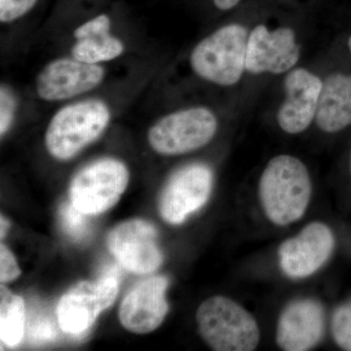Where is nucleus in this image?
<instances>
[{"label": "nucleus", "instance_id": "f257e3e1", "mask_svg": "<svg viewBox=\"0 0 351 351\" xmlns=\"http://www.w3.org/2000/svg\"><path fill=\"white\" fill-rule=\"evenodd\" d=\"M311 193L308 170L297 157L287 154L274 157L261 176V204L274 225L288 226L302 218L311 202Z\"/></svg>", "mask_w": 351, "mask_h": 351}, {"label": "nucleus", "instance_id": "f03ea898", "mask_svg": "<svg viewBox=\"0 0 351 351\" xmlns=\"http://www.w3.org/2000/svg\"><path fill=\"white\" fill-rule=\"evenodd\" d=\"M110 121V108L98 99L66 106L48 124L46 149L58 160H69L100 137Z\"/></svg>", "mask_w": 351, "mask_h": 351}, {"label": "nucleus", "instance_id": "7ed1b4c3", "mask_svg": "<svg viewBox=\"0 0 351 351\" xmlns=\"http://www.w3.org/2000/svg\"><path fill=\"white\" fill-rule=\"evenodd\" d=\"M201 338L216 351H252L261 339L257 321L243 306L221 295L209 298L196 313Z\"/></svg>", "mask_w": 351, "mask_h": 351}, {"label": "nucleus", "instance_id": "20e7f679", "mask_svg": "<svg viewBox=\"0 0 351 351\" xmlns=\"http://www.w3.org/2000/svg\"><path fill=\"white\" fill-rule=\"evenodd\" d=\"M249 32L244 25L230 24L203 38L191 52L193 71L207 82L232 86L246 71Z\"/></svg>", "mask_w": 351, "mask_h": 351}, {"label": "nucleus", "instance_id": "39448f33", "mask_svg": "<svg viewBox=\"0 0 351 351\" xmlns=\"http://www.w3.org/2000/svg\"><path fill=\"white\" fill-rule=\"evenodd\" d=\"M218 119L211 110L193 107L169 113L149 129L152 149L162 156H181L197 151L211 142Z\"/></svg>", "mask_w": 351, "mask_h": 351}, {"label": "nucleus", "instance_id": "423d86ee", "mask_svg": "<svg viewBox=\"0 0 351 351\" xmlns=\"http://www.w3.org/2000/svg\"><path fill=\"white\" fill-rule=\"evenodd\" d=\"M128 182V169L121 161L99 159L73 178L69 189L71 202L82 213H104L119 202Z\"/></svg>", "mask_w": 351, "mask_h": 351}, {"label": "nucleus", "instance_id": "0eeeda50", "mask_svg": "<svg viewBox=\"0 0 351 351\" xmlns=\"http://www.w3.org/2000/svg\"><path fill=\"white\" fill-rule=\"evenodd\" d=\"M213 188L209 166L193 163L171 176L159 200V213L171 225L184 223L189 216L206 204Z\"/></svg>", "mask_w": 351, "mask_h": 351}, {"label": "nucleus", "instance_id": "6e6552de", "mask_svg": "<svg viewBox=\"0 0 351 351\" xmlns=\"http://www.w3.org/2000/svg\"><path fill=\"white\" fill-rule=\"evenodd\" d=\"M119 294V283L113 277L96 282H80L61 298L57 307L59 326L71 335L86 332L101 311L108 308Z\"/></svg>", "mask_w": 351, "mask_h": 351}, {"label": "nucleus", "instance_id": "1a4fd4ad", "mask_svg": "<svg viewBox=\"0 0 351 351\" xmlns=\"http://www.w3.org/2000/svg\"><path fill=\"white\" fill-rule=\"evenodd\" d=\"M107 244L120 265L134 274H149L162 263L156 226L144 219L119 223L108 233Z\"/></svg>", "mask_w": 351, "mask_h": 351}, {"label": "nucleus", "instance_id": "9d476101", "mask_svg": "<svg viewBox=\"0 0 351 351\" xmlns=\"http://www.w3.org/2000/svg\"><path fill=\"white\" fill-rule=\"evenodd\" d=\"M301 56V46L291 27L269 31L258 25L249 34L246 71L252 75H281L293 69Z\"/></svg>", "mask_w": 351, "mask_h": 351}, {"label": "nucleus", "instance_id": "9b49d317", "mask_svg": "<svg viewBox=\"0 0 351 351\" xmlns=\"http://www.w3.org/2000/svg\"><path fill=\"white\" fill-rule=\"evenodd\" d=\"M335 246L336 239L331 228L320 221H313L281 244L279 265L290 278H306L327 263Z\"/></svg>", "mask_w": 351, "mask_h": 351}, {"label": "nucleus", "instance_id": "f8f14e48", "mask_svg": "<svg viewBox=\"0 0 351 351\" xmlns=\"http://www.w3.org/2000/svg\"><path fill=\"white\" fill-rule=\"evenodd\" d=\"M105 69L75 58H59L44 66L36 80V90L44 101L68 100L87 93L103 82Z\"/></svg>", "mask_w": 351, "mask_h": 351}, {"label": "nucleus", "instance_id": "ddd939ff", "mask_svg": "<svg viewBox=\"0 0 351 351\" xmlns=\"http://www.w3.org/2000/svg\"><path fill=\"white\" fill-rule=\"evenodd\" d=\"M167 288L164 276L149 277L134 286L120 304L122 326L134 334H147L160 326L169 311Z\"/></svg>", "mask_w": 351, "mask_h": 351}, {"label": "nucleus", "instance_id": "4468645a", "mask_svg": "<svg viewBox=\"0 0 351 351\" xmlns=\"http://www.w3.org/2000/svg\"><path fill=\"white\" fill-rule=\"evenodd\" d=\"M323 82L306 69L288 71L284 80L285 100L277 112V122L285 133L306 131L315 120Z\"/></svg>", "mask_w": 351, "mask_h": 351}, {"label": "nucleus", "instance_id": "2eb2a0df", "mask_svg": "<svg viewBox=\"0 0 351 351\" xmlns=\"http://www.w3.org/2000/svg\"><path fill=\"white\" fill-rule=\"evenodd\" d=\"M324 327V311L319 302L313 300L291 302L279 317L277 345L286 351L311 350L322 339Z\"/></svg>", "mask_w": 351, "mask_h": 351}, {"label": "nucleus", "instance_id": "dca6fc26", "mask_svg": "<svg viewBox=\"0 0 351 351\" xmlns=\"http://www.w3.org/2000/svg\"><path fill=\"white\" fill-rule=\"evenodd\" d=\"M112 20L107 14H100L73 32L75 43L71 57L87 64H99L112 61L123 54L124 44L110 34Z\"/></svg>", "mask_w": 351, "mask_h": 351}, {"label": "nucleus", "instance_id": "f3484780", "mask_svg": "<svg viewBox=\"0 0 351 351\" xmlns=\"http://www.w3.org/2000/svg\"><path fill=\"white\" fill-rule=\"evenodd\" d=\"M315 121L330 134L351 125V75L332 73L323 82Z\"/></svg>", "mask_w": 351, "mask_h": 351}, {"label": "nucleus", "instance_id": "a211bd4d", "mask_svg": "<svg viewBox=\"0 0 351 351\" xmlns=\"http://www.w3.org/2000/svg\"><path fill=\"white\" fill-rule=\"evenodd\" d=\"M25 302L2 283L0 290V337L8 346L19 345L25 334Z\"/></svg>", "mask_w": 351, "mask_h": 351}, {"label": "nucleus", "instance_id": "6ab92c4d", "mask_svg": "<svg viewBox=\"0 0 351 351\" xmlns=\"http://www.w3.org/2000/svg\"><path fill=\"white\" fill-rule=\"evenodd\" d=\"M332 332L335 341L341 350L351 351V300L335 311Z\"/></svg>", "mask_w": 351, "mask_h": 351}, {"label": "nucleus", "instance_id": "aec40b11", "mask_svg": "<svg viewBox=\"0 0 351 351\" xmlns=\"http://www.w3.org/2000/svg\"><path fill=\"white\" fill-rule=\"evenodd\" d=\"M87 215L75 207L73 203H64L60 209V218L64 232L73 239L80 240L88 233Z\"/></svg>", "mask_w": 351, "mask_h": 351}, {"label": "nucleus", "instance_id": "412c9836", "mask_svg": "<svg viewBox=\"0 0 351 351\" xmlns=\"http://www.w3.org/2000/svg\"><path fill=\"white\" fill-rule=\"evenodd\" d=\"M38 0H0V22L10 24L27 15Z\"/></svg>", "mask_w": 351, "mask_h": 351}, {"label": "nucleus", "instance_id": "4be33fe9", "mask_svg": "<svg viewBox=\"0 0 351 351\" xmlns=\"http://www.w3.org/2000/svg\"><path fill=\"white\" fill-rule=\"evenodd\" d=\"M16 106L17 101L12 89L2 84L0 88V135H5L12 125Z\"/></svg>", "mask_w": 351, "mask_h": 351}, {"label": "nucleus", "instance_id": "5701e85b", "mask_svg": "<svg viewBox=\"0 0 351 351\" xmlns=\"http://www.w3.org/2000/svg\"><path fill=\"white\" fill-rule=\"evenodd\" d=\"M21 270L17 261L4 244L0 246V281L11 282L20 276Z\"/></svg>", "mask_w": 351, "mask_h": 351}, {"label": "nucleus", "instance_id": "b1692460", "mask_svg": "<svg viewBox=\"0 0 351 351\" xmlns=\"http://www.w3.org/2000/svg\"><path fill=\"white\" fill-rule=\"evenodd\" d=\"M215 6L219 10H230L234 8L241 0H213Z\"/></svg>", "mask_w": 351, "mask_h": 351}, {"label": "nucleus", "instance_id": "393cba45", "mask_svg": "<svg viewBox=\"0 0 351 351\" xmlns=\"http://www.w3.org/2000/svg\"><path fill=\"white\" fill-rule=\"evenodd\" d=\"M0 234H1V239H4L9 228H10V221H8L4 216H1V223H0Z\"/></svg>", "mask_w": 351, "mask_h": 351}, {"label": "nucleus", "instance_id": "a878e982", "mask_svg": "<svg viewBox=\"0 0 351 351\" xmlns=\"http://www.w3.org/2000/svg\"><path fill=\"white\" fill-rule=\"evenodd\" d=\"M348 49H350V52L351 54V36H350V38H348Z\"/></svg>", "mask_w": 351, "mask_h": 351}, {"label": "nucleus", "instance_id": "bb28decb", "mask_svg": "<svg viewBox=\"0 0 351 351\" xmlns=\"http://www.w3.org/2000/svg\"><path fill=\"white\" fill-rule=\"evenodd\" d=\"M350 171H351V156H350Z\"/></svg>", "mask_w": 351, "mask_h": 351}]
</instances>
